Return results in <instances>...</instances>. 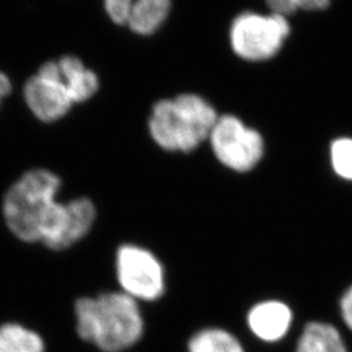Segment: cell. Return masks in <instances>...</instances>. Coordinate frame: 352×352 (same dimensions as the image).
<instances>
[{
    "instance_id": "obj_3",
    "label": "cell",
    "mask_w": 352,
    "mask_h": 352,
    "mask_svg": "<svg viewBox=\"0 0 352 352\" xmlns=\"http://www.w3.org/2000/svg\"><path fill=\"white\" fill-rule=\"evenodd\" d=\"M97 75L76 56H64L43 64L24 88L30 111L39 120L51 123L71 110L75 103L88 101L98 90Z\"/></svg>"
},
{
    "instance_id": "obj_17",
    "label": "cell",
    "mask_w": 352,
    "mask_h": 352,
    "mask_svg": "<svg viewBox=\"0 0 352 352\" xmlns=\"http://www.w3.org/2000/svg\"><path fill=\"white\" fill-rule=\"evenodd\" d=\"M11 91V82L8 77L0 72V102Z\"/></svg>"
},
{
    "instance_id": "obj_5",
    "label": "cell",
    "mask_w": 352,
    "mask_h": 352,
    "mask_svg": "<svg viewBox=\"0 0 352 352\" xmlns=\"http://www.w3.org/2000/svg\"><path fill=\"white\" fill-rule=\"evenodd\" d=\"M115 270L120 291L136 302H155L166 292L164 265L153 252L141 245H120Z\"/></svg>"
},
{
    "instance_id": "obj_1",
    "label": "cell",
    "mask_w": 352,
    "mask_h": 352,
    "mask_svg": "<svg viewBox=\"0 0 352 352\" xmlns=\"http://www.w3.org/2000/svg\"><path fill=\"white\" fill-rule=\"evenodd\" d=\"M62 179L45 168L29 170L3 199V218L13 236L28 244L64 251L94 226L97 209L88 197L58 200Z\"/></svg>"
},
{
    "instance_id": "obj_2",
    "label": "cell",
    "mask_w": 352,
    "mask_h": 352,
    "mask_svg": "<svg viewBox=\"0 0 352 352\" xmlns=\"http://www.w3.org/2000/svg\"><path fill=\"white\" fill-rule=\"evenodd\" d=\"M77 336L102 352H124L145 333L140 302L122 291L81 296L74 305Z\"/></svg>"
},
{
    "instance_id": "obj_11",
    "label": "cell",
    "mask_w": 352,
    "mask_h": 352,
    "mask_svg": "<svg viewBox=\"0 0 352 352\" xmlns=\"http://www.w3.org/2000/svg\"><path fill=\"white\" fill-rule=\"evenodd\" d=\"M45 351V340L36 330L19 322L0 324V352Z\"/></svg>"
},
{
    "instance_id": "obj_9",
    "label": "cell",
    "mask_w": 352,
    "mask_h": 352,
    "mask_svg": "<svg viewBox=\"0 0 352 352\" xmlns=\"http://www.w3.org/2000/svg\"><path fill=\"white\" fill-rule=\"evenodd\" d=\"M292 321L294 314L289 304L276 299L256 302L247 314L248 329L265 343H277L286 338Z\"/></svg>"
},
{
    "instance_id": "obj_15",
    "label": "cell",
    "mask_w": 352,
    "mask_h": 352,
    "mask_svg": "<svg viewBox=\"0 0 352 352\" xmlns=\"http://www.w3.org/2000/svg\"><path fill=\"white\" fill-rule=\"evenodd\" d=\"M273 13L286 16L299 10V0H266Z\"/></svg>"
},
{
    "instance_id": "obj_8",
    "label": "cell",
    "mask_w": 352,
    "mask_h": 352,
    "mask_svg": "<svg viewBox=\"0 0 352 352\" xmlns=\"http://www.w3.org/2000/svg\"><path fill=\"white\" fill-rule=\"evenodd\" d=\"M115 24L148 36L160 29L170 12L171 0H103Z\"/></svg>"
},
{
    "instance_id": "obj_6",
    "label": "cell",
    "mask_w": 352,
    "mask_h": 352,
    "mask_svg": "<svg viewBox=\"0 0 352 352\" xmlns=\"http://www.w3.org/2000/svg\"><path fill=\"white\" fill-rule=\"evenodd\" d=\"M231 45L235 54L250 62L273 58L289 37L286 16L272 13L245 12L238 16L231 26Z\"/></svg>"
},
{
    "instance_id": "obj_14",
    "label": "cell",
    "mask_w": 352,
    "mask_h": 352,
    "mask_svg": "<svg viewBox=\"0 0 352 352\" xmlns=\"http://www.w3.org/2000/svg\"><path fill=\"white\" fill-rule=\"evenodd\" d=\"M340 312L343 324L352 331V285L340 296Z\"/></svg>"
},
{
    "instance_id": "obj_16",
    "label": "cell",
    "mask_w": 352,
    "mask_h": 352,
    "mask_svg": "<svg viewBox=\"0 0 352 352\" xmlns=\"http://www.w3.org/2000/svg\"><path fill=\"white\" fill-rule=\"evenodd\" d=\"M331 0H299V8L307 11H316L324 10L330 4Z\"/></svg>"
},
{
    "instance_id": "obj_10",
    "label": "cell",
    "mask_w": 352,
    "mask_h": 352,
    "mask_svg": "<svg viewBox=\"0 0 352 352\" xmlns=\"http://www.w3.org/2000/svg\"><path fill=\"white\" fill-rule=\"evenodd\" d=\"M295 352L350 351L338 327L322 321H311L304 327Z\"/></svg>"
},
{
    "instance_id": "obj_12",
    "label": "cell",
    "mask_w": 352,
    "mask_h": 352,
    "mask_svg": "<svg viewBox=\"0 0 352 352\" xmlns=\"http://www.w3.org/2000/svg\"><path fill=\"white\" fill-rule=\"evenodd\" d=\"M188 352H245L239 338L222 327H204L188 340Z\"/></svg>"
},
{
    "instance_id": "obj_7",
    "label": "cell",
    "mask_w": 352,
    "mask_h": 352,
    "mask_svg": "<svg viewBox=\"0 0 352 352\" xmlns=\"http://www.w3.org/2000/svg\"><path fill=\"white\" fill-rule=\"evenodd\" d=\"M209 139L217 160L236 173L251 171L264 155L261 135L231 115L217 119Z\"/></svg>"
},
{
    "instance_id": "obj_4",
    "label": "cell",
    "mask_w": 352,
    "mask_h": 352,
    "mask_svg": "<svg viewBox=\"0 0 352 352\" xmlns=\"http://www.w3.org/2000/svg\"><path fill=\"white\" fill-rule=\"evenodd\" d=\"M217 119L215 110L204 98L183 94L154 106L149 129L164 151L188 153L209 139Z\"/></svg>"
},
{
    "instance_id": "obj_13",
    "label": "cell",
    "mask_w": 352,
    "mask_h": 352,
    "mask_svg": "<svg viewBox=\"0 0 352 352\" xmlns=\"http://www.w3.org/2000/svg\"><path fill=\"white\" fill-rule=\"evenodd\" d=\"M330 161L337 175L352 182V139H338L331 144Z\"/></svg>"
}]
</instances>
